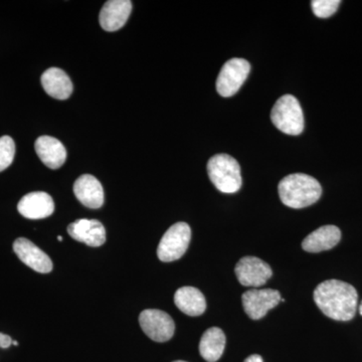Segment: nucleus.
Returning a JSON list of instances; mask_svg holds the SVG:
<instances>
[{"instance_id": "obj_23", "label": "nucleus", "mask_w": 362, "mask_h": 362, "mask_svg": "<svg viewBox=\"0 0 362 362\" xmlns=\"http://www.w3.org/2000/svg\"><path fill=\"white\" fill-rule=\"evenodd\" d=\"M245 362H263V358L258 354H254V356L247 357Z\"/></svg>"}, {"instance_id": "obj_3", "label": "nucleus", "mask_w": 362, "mask_h": 362, "mask_svg": "<svg viewBox=\"0 0 362 362\" xmlns=\"http://www.w3.org/2000/svg\"><path fill=\"white\" fill-rule=\"evenodd\" d=\"M207 173L214 187L223 194H235L242 187L239 162L228 154H218L209 159Z\"/></svg>"}, {"instance_id": "obj_24", "label": "nucleus", "mask_w": 362, "mask_h": 362, "mask_svg": "<svg viewBox=\"0 0 362 362\" xmlns=\"http://www.w3.org/2000/svg\"><path fill=\"white\" fill-rule=\"evenodd\" d=\"M359 313H361V315L362 316V302L361 306H359Z\"/></svg>"}, {"instance_id": "obj_25", "label": "nucleus", "mask_w": 362, "mask_h": 362, "mask_svg": "<svg viewBox=\"0 0 362 362\" xmlns=\"http://www.w3.org/2000/svg\"><path fill=\"white\" fill-rule=\"evenodd\" d=\"M13 344L16 345V346H18V342L16 341V340H14V341L13 342Z\"/></svg>"}, {"instance_id": "obj_16", "label": "nucleus", "mask_w": 362, "mask_h": 362, "mask_svg": "<svg viewBox=\"0 0 362 362\" xmlns=\"http://www.w3.org/2000/svg\"><path fill=\"white\" fill-rule=\"evenodd\" d=\"M42 88L45 93L57 100H66L73 93V83L66 71L59 68L47 69L42 74Z\"/></svg>"}, {"instance_id": "obj_21", "label": "nucleus", "mask_w": 362, "mask_h": 362, "mask_svg": "<svg viewBox=\"0 0 362 362\" xmlns=\"http://www.w3.org/2000/svg\"><path fill=\"white\" fill-rule=\"evenodd\" d=\"M340 4L339 0H313L311 6L317 18H328L337 13Z\"/></svg>"}, {"instance_id": "obj_17", "label": "nucleus", "mask_w": 362, "mask_h": 362, "mask_svg": "<svg viewBox=\"0 0 362 362\" xmlns=\"http://www.w3.org/2000/svg\"><path fill=\"white\" fill-rule=\"evenodd\" d=\"M341 239V232L335 226H324L305 238L302 243L304 251L320 252L337 246Z\"/></svg>"}, {"instance_id": "obj_8", "label": "nucleus", "mask_w": 362, "mask_h": 362, "mask_svg": "<svg viewBox=\"0 0 362 362\" xmlns=\"http://www.w3.org/2000/svg\"><path fill=\"white\" fill-rule=\"evenodd\" d=\"M281 299L280 292L273 289H252L245 292L242 297L245 312L252 320L263 318L280 303Z\"/></svg>"}, {"instance_id": "obj_19", "label": "nucleus", "mask_w": 362, "mask_h": 362, "mask_svg": "<svg viewBox=\"0 0 362 362\" xmlns=\"http://www.w3.org/2000/svg\"><path fill=\"white\" fill-rule=\"evenodd\" d=\"M226 335L218 327H211L202 335L199 342V354L207 362H216L225 351Z\"/></svg>"}, {"instance_id": "obj_9", "label": "nucleus", "mask_w": 362, "mask_h": 362, "mask_svg": "<svg viewBox=\"0 0 362 362\" xmlns=\"http://www.w3.org/2000/svg\"><path fill=\"white\" fill-rule=\"evenodd\" d=\"M235 275L243 286L261 287L273 275L271 267L257 257H244L235 266Z\"/></svg>"}, {"instance_id": "obj_4", "label": "nucleus", "mask_w": 362, "mask_h": 362, "mask_svg": "<svg viewBox=\"0 0 362 362\" xmlns=\"http://www.w3.org/2000/svg\"><path fill=\"white\" fill-rule=\"evenodd\" d=\"M272 122L288 135H299L304 130V114L299 101L292 95H285L274 105Z\"/></svg>"}, {"instance_id": "obj_12", "label": "nucleus", "mask_w": 362, "mask_h": 362, "mask_svg": "<svg viewBox=\"0 0 362 362\" xmlns=\"http://www.w3.org/2000/svg\"><path fill=\"white\" fill-rule=\"evenodd\" d=\"M18 209L21 216L26 218L42 220L54 213V202L47 192H30L18 202Z\"/></svg>"}, {"instance_id": "obj_27", "label": "nucleus", "mask_w": 362, "mask_h": 362, "mask_svg": "<svg viewBox=\"0 0 362 362\" xmlns=\"http://www.w3.org/2000/svg\"><path fill=\"white\" fill-rule=\"evenodd\" d=\"M173 362H187V361H173Z\"/></svg>"}, {"instance_id": "obj_5", "label": "nucleus", "mask_w": 362, "mask_h": 362, "mask_svg": "<svg viewBox=\"0 0 362 362\" xmlns=\"http://www.w3.org/2000/svg\"><path fill=\"white\" fill-rule=\"evenodd\" d=\"M190 239V226L185 223H176L166 230L159 243L157 249L158 259L165 263L180 259L187 251Z\"/></svg>"}, {"instance_id": "obj_13", "label": "nucleus", "mask_w": 362, "mask_h": 362, "mask_svg": "<svg viewBox=\"0 0 362 362\" xmlns=\"http://www.w3.org/2000/svg\"><path fill=\"white\" fill-rule=\"evenodd\" d=\"M69 235L74 240L90 247H101L106 242V230L97 220H78L68 226Z\"/></svg>"}, {"instance_id": "obj_18", "label": "nucleus", "mask_w": 362, "mask_h": 362, "mask_svg": "<svg viewBox=\"0 0 362 362\" xmlns=\"http://www.w3.org/2000/svg\"><path fill=\"white\" fill-rule=\"evenodd\" d=\"M176 307L188 316H199L206 309L204 294L194 287H181L175 295Z\"/></svg>"}, {"instance_id": "obj_2", "label": "nucleus", "mask_w": 362, "mask_h": 362, "mask_svg": "<svg viewBox=\"0 0 362 362\" xmlns=\"http://www.w3.org/2000/svg\"><path fill=\"white\" fill-rule=\"evenodd\" d=\"M281 202L291 209H304L319 201L322 187L315 178L304 173L286 176L279 183Z\"/></svg>"}, {"instance_id": "obj_11", "label": "nucleus", "mask_w": 362, "mask_h": 362, "mask_svg": "<svg viewBox=\"0 0 362 362\" xmlns=\"http://www.w3.org/2000/svg\"><path fill=\"white\" fill-rule=\"evenodd\" d=\"M132 11L130 0H110L102 7L100 25L106 32H116L122 28Z\"/></svg>"}, {"instance_id": "obj_22", "label": "nucleus", "mask_w": 362, "mask_h": 362, "mask_svg": "<svg viewBox=\"0 0 362 362\" xmlns=\"http://www.w3.org/2000/svg\"><path fill=\"white\" fill-rule=\"evenodd\" d=\"M13 339L8 335L0 333V347L1 349H8L11 344H13Z\"/></svg>"}, {"instance_id": "obj_26", "label": "nucleus", "mask_w": 362, "mask_h": 362, "mask_svg": "<svg viewBox=\"0 0 362 362\" xmlns=\"http://www.w3.org/2000/svg\"><path fill=\"white\" fill-rule=\"evenodd\" d=\"M58 240H59V242H62V240H63V238H62L61 235H59Z\"/></svg>"}, {"instance_id": "obj_10", "label": "nucleus", "mask_w": 362, "mask_h": 362, "mask_svg": "<svg viewBox=\"0 0 362 362\" xmlns=\"http://www.w3.org/2000/svg\"><path fill=\"white\" fill-rule=\"evenodd\" d=\"M13 251L23 264L37 273L47 274L52 270L51 258L25 238H18L14 242Z\"/></svg>"}, {"instance_id": "obj_6", "label": "nucleus", "mask_w": 362, "mask_h": 362, "mask_svg": "<svg viewBox=\"0 0 362 362\" xmlns=\"http://www.w3.org/2000/svg\"><path fill=\"white\" fill-rule=\"evenodd\" d=\"M251 71L249 62L244 59H232L223 66L218 80L216 90L223 97H232L247 80Z\"/></svg>"}, {"instance_id": "obj_7", "label": "nucleus", "mask_w": 362, "mask_h": 362, "mask_svg": "<svg viewBox=\"0 0 362 362\" xmlns=\"http://www.w3.org/2000/svg\"><path fill=\"white\" fill-rule=\"evenodd\" d=\"M139 323L145 334L153 341H168L175 334V321L164 311L157 309L142 311L139 316Z\"/></svg>"}, {"instance_id": "obj_14", "label": "nucleus", "mask_w": 362, "mask_h": 362, "mask_svg": "<svg viewBox=\"0 0 362 362\" xmlns=\"http://www.w3.org/2000/svg\"><path fill=\"white\" fill-rule=\"evenodd\" d=\"M74 194L81 204L89 209H100L103 206V187L95 176H80L74 185Z\"/></svg>"}, {"instance_id": "obj_15", "label": "nucleus", "mask_w": 362, "mask_h": 362, "mask_svg": "<svg viewBox=\"0 0 362 362\" xmlns=\"http://www.w3.org/2000/svg\"><path fill=\"white\" fill-rule=\"evenodd\" d=\"M35 151L45 166L58 169L64 165L66 159L65 146L59 140L51 136H40L35 141Z\"/></svg>"}, {"instance_id": "obj_1", "label": "nucleus", "mask_w": 362, "mask_h": 362, "mask_svg": "<svg viewBox=\"0 0 362 362\" xmlns=\"http://www.w3.org/2000/svg\"><path fill=\"white\" fill-rule=\"evenodd\" d=\"M314 301L326 316L349 321L356 316L358 295L356 288L339 280H327L317 286Z\"/></svg>"}, {"instance_id": "obj_20", "label": "nucleus", "mask_w": 362, "mask_h": 362, "mask_svg": "<svg viewBox=\"0 0 362 362\" xmlns=\"http://www.w3.org/2000/svg\"><path fill=\"white\" fill-rule=\"evenodd\" d=\"M14 156H16V144L13 138L9 136H2L0 138V173L11 165Z\"/></svg>"}]
</instances>
